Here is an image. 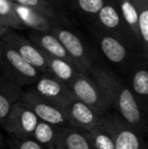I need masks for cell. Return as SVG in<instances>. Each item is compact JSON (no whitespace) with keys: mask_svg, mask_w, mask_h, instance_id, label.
Returning <instances> with one entry per match:
<instances>
[{"mask_svg":"<svg viewBox=\"0 0 148 149\" xmlns=\"http://www.w3.org/2000/svg\"><path fill=\"white\" fill-rule=\"evenodd\" d=\"M101 87L118 115L142 135L146 131V117L128 85L103 65L93 64L89 73Z\"/></svg>","mask_w":148,"mask_h":149,"instance_id":"6da1fadb","label":"cell"},{"mask_svg":"<svg viewBox=\"0 0 148 149\" xmlns=\"http://www.w3.org/2000/svg\"><path fill=\"white\" fill-rule=\"evenodd\" d=\"M0 70L18 86L35 83L42 74L24 60L11 46L0 39Z\"/></svg>","mask_w":148,"mask_h":149,"instance_id":"7a4b0ae2","label":"cell"},{"mask_svg":"<svg viewBox=\"0 0 148 149\" xmlns=\"http://www.w3.org/2000/svg\"><path fill=\"white\" fill-rule=\"evenodd\" d=\"M95 19L99 30L118 39L129 50H135L138 46L141 47L140 42L125 24L114 0H106L101 9L95 15Z\"/></svg>","mask_w":148,"mask_h":149,"instance_id":"3957f363","label":"cell"},{"mask_svg":"<svg viewBox=\"0 0 148 149\" xmlns=\"http://www.w3.org/2000/svg\"><path fill=\"white\" fill-rule=\"evenodd\" d=\"M68 86L77 100L87 104L99 116L101 117L111 108V104L101 87L86 73L79 71Z\"/></svg>","mask_w":148,"mask_h":149,"instance_id":"277c9868","label":"cell"},{"mask_svg":"<svg viewBox=\"0 0 148 149\" xmlns=\"http://www.w3.org/2000/svg\"><path fill=\"white\" fill-rule=\"evenodd\" d=\"M50 33L59 40L77 69L80 72L88 74L94 62L92 55L80 38L73 31L66 29V26L59 24L53 26Z\"/></svg>","mask_w":148,"mask_h":149,"instance_id":"5b68a950","label":"cell"},{"mask_svg":"<svg viewBox=\"0 0 148 149\" xmlns=\"http://www.w3.org/2000/svg\"><path fill=\"white\" fill-rule=\"evenodd\" d=\"M38 122L39 119L35 113L19 100L11 107L2 125L4 130L14 138L24 139L32 136Z\"/></svg>","mask_w":148,"mask_h":149,"instance_id":"8992f818","label":"cell"},{"mask_svg":"<svg viewBox=\"0 0 148 149\" xmlns=\"http://www.w3.org/2000/svg\"><path fill=\"white\" fill-rule=\"evenodd\" d=\"M101 122L111 132L115 149H145L142 135L119 115L101 116Z\"/></svg>","mask_w":148,"mask_h":149,"instance_id":"52a82bcc","label":"cell"},{"mask_svg":"<svg viewBox=\"0 0 148 149\" xmlns=\"http://www.w3.org/2000/svg\"><path fill=\"white\" fill-rule=\"evenodd\" d=\"M35 83L33 90L60 109L75 98L69 86L50 73H42Z\"/></svg>","mask_w":148,"mask_h":149,"instance_id":"ba28073f","label":"cell"},{"mask_svg":"<svg viewBox=\"0 0 148 149\" xmlns=\"http://www.w3.org/2000/svg\"><path fill=\"white\" fill-rule=\"evenodd\" d=\"M20 100L30 110H32L41 121H45L59 127L68 126L67 120L61 109L43 98L35 90L22 92Z\"/></svg>","mask_w":148,"mask_h":149,"instance_id":"9c48e42d","label":"cell"},{"mask_svg":"<svg viewBox=\"0 0 148 149\" xmlns=\"http://www.w3.org/2000/svg\"><path fill=\"white\" fill-rule=\"evenodd\" d=\"M0 39L11 46L24 60L28 61L41 73H48L45 53L30 39H26L24 36L18 35L11 30L8 31Z\"/></svg>","mask_w":148,"mask_h":149,"instance_id":"30bf717a","label":"cell"},{"mask_svg":"<svg viewBox=\"0 0 148 149\" xmlns=\"http://www.w3.org/2000/svg\"><path fill=\"white\" fill-rule=\"evenodd\" d=\"M67 120L68 126L75 127L82 131H89L97 125L101 116L91 108L76 97L61 109Z\"/></svg>","mask_w":148,"mask_h":149,"instance_id":"8fae6325","label":"cell"},{"mask_svg":"<svg viewBox=\"0 0 148 149\" xmlns=\"http://www.w3.org/2000/svg\"><path fill=\"white\" fill-rule=\"evenodd\" d=\"M94 37L97 38L101 51L110 62L121 66L128 64L130 50L122 42L99 29L94 31Z\"/></svg>","mask_w":148,"mask_h":149,"instance_id":"7c38bea8","label":"cell"},{"mask_svg":"<svg viewBox=\"0 0 148 149\" xmlns=\"http://www.w3.org/2000/svg\"><path fill=\"white\" fill-rule=\"evenodd\" d=\"M13 6L24 28H30L33 31H51L53 26H58L55 20L36 9L19 5L14 2Z\"/></svg>","mask_w":148,"mask_h":149,"instance_id":"4fadbf2b","label":"cell"},{"mask_svg":"<svg viewBox=\"0 0 148 149\" xmlns=\"http://www.w3.org/2000/svg\"><path fill=\"white\" fill-rule=\"evenodd\" d=\"M28 39L47 55L60 58L74 64L60 41L50 31H33L28 36Z\"/></svg>","mask_w":148,"mask_h":149,"instance_id":"5bb4252c","label":"cell"},{"mask_svg":"<svg viewBox=\"0 0 148 149\" xmlns=\"http://www.w3.org/2000/svg\"><path fill=\"white\" fill-rule=\"evenodd\" d=\"M20 86L12 82L4 75L0 76V124H3L11 107L22 95Z\"/></svg>","mask_w":148,"mask_h":149,"instance_id":"9a60e30c","label":"cell"},{"mask_svg":"<svg viewBox=\"0 0 148 149\" xmlns=\"http://www.w3.org/2000/svg\"><path fill=\"white\" fill-rule=\"evenodd\" d=\"M45 55L46 61H47L48 73H50L54 77L61 80L65 84L69 85L70 82L73 80L75 75L79 72L77 67L66 60L52 57V56L47 55V54H45Z\"/></svg>","mask_w":148,"mask_h":149,"instance_id":"2e32d148","label":"cell"},{"mask_svg":"<svg viewBox=\"0 0 148 149\" xmlns=\"http://www.w3.org/2000/svg\"><path fill=\"white\" fill-rule=\"evenodd\" d=\"M58 144L64 149H93L84 131L71 126L61 127Z\"/></svg>","mask_w":148,"mask_h":149,"instance_id":"e0dca14e","label":"cell"},{"mask_svg":"<svg viewBox=\"0 0 148 149\" xmlns=\"http://www.w3.org/2000/svg\"><path fill=\"white\" fill-rule=\"evenodd\" d=\"M130 89L132 90L141 109H142V106L146 107L148 96V71L145 65H137L134 68L132 75H131Z\"/></svg>","mask_w":148,"mask_h":149,"instance_id":"ac0fdd59","label":"cell"},{"mask_svg":"<svg viewBox=\"0 0 148 149\" xmlns=\"http://www.w3.org/2000/svg\"><path fill=\"white\" fill-rule=\"evenodd\" d=\"M11 1L16 4H19V5L36 9L38 11L46 14L60 26H67L70 24L68 17L62 12V10L55 7L46 0H11Z\"/></svg>","mask_w":148,"mask_h":149,"instance_id":"d6986e66","label":"cell"},{"mask_svg":"<svg viewBox=\"0 0 148 149\" xmlns=\"http://www.w3.org/2000/svg\"><path fill=\"white\" fill-rule=\"evenodd\" d=\"M61 127L56 125H52L45 121L39 120L34 132L31 137L34 138L36 141L44 145L46 148H49L58 144L60 136Z\"/></svg>","mask_w":148,"mask_h":149,"instance_id":"ffe728a7","label":"cell"},{"mask_svg":"<svg viewBox=\"0 0 148 149\" xmlns=\"http://www.w3.org/2000/svg\"><path fill=\"white\" fill-rule=\"evenodd\" d=\"M93 149H115L114 139L111 132L101 122V117L97 125L89 131H84Z\"/></svg>","mask_w":148,"mask_h":149,"instance_id":"44dd1931","label":"cell"},{"mask_svg":"<svg viewBox=\"0 0 148 149\" xmlns=\"http://www.w3.org/2000/svg\"><path fill=\"white\" fill-rule=\"evenodd\" d=\"M116 3L118 10L120 12L121 16L124 19L125 24H127L133 35L136 37V39L140 42V33L138 29V18H137V12L135 9V6L133 4L132 0H114Z\"/></svg>","mask_w":148,"mask_h":149,"instance_id":"7402d4cb","label":"cell"},{"mask_svg":"<svg viewBox=\"0 0 148 149\" xmlns=\"http://www.w3.org/2000/svg\"><path fill=\"white\" fill-rule=\"evenodd\" d=\"M137 12L141 47L145 55L148 50V0H132Z\"/></svg>","mask_w":148,"mask_h":149,"instance_id":"603a6c76","label":"cell"},{"mask_svg":"<svg viewBox=\"0 0 148 149\" xmlns=\"http://www.w3.org/2000/svg\"><path fill=\"white\" fill-rule=\"evenodd\" d=\"M0 19L10 29L24 30V26L15 12L11 0H0Z\"/></svg>","mask_w":148,"mask_h":149,"instance_id":"cb8c5ba5","label":"cell"},{"mask_svg":"<svg viewBox=\"0 0 148 149\" xmlns=\"http://www.w3.org/2000/svg\"><path fill=\"white\" fill-rule=\"evenodd\" d=\"M106 0H71L74 7L87 15H97L105 4Z\"/></svg>","mask_w":148,"mask_h":149,"instance_id":"d4e9b609","label":"cell"},{"mask_svg":"<svg viewBox=\"0 0 148 149\" xmlns=\"http://www.w3.org/2000/svg\"><path fill=\"white\" fill-rule=\"evenodd\" d=\"M9 149H48L32 137L18 139L14 138L9 143Z\"/></svg>","mask_w":148,"mask_h":149,"instance_id":"484cf974","label":"cell"},{"mask_svg":"<svg viewBox=\"0 0 148 149\" xmlns=\"http://www.w3.org/2000/svg\"><path fill=\"white\" fill-rule=\"evenodd\" d=\"M46 1H48L49 3H51L52 5H54L55 7L59 8L60 10H62L64 8V6L66 5L67 0H46Z\"/></svg>","mask_w":148,"mask_h":149,"instance_id":"4316f807","label":"cell"},{"mask_svg":"<svg viewBox=\"0 0 148 149\" xmlns=\"http://www.w3.org/2000/svg\"><path fill=\"white\" fill-rule=\"evenodd\" d=\"M10 30H11V29H10L9 26H6V24L0 19V38H1L3 35H5V33Z\"/></svg>","mask_w":148,"mask_h":149,"instance_id":"83f0119b","label":"cell"},{"mask_svg":"<svg viewBox=\"0 0 148 149\" xmlns=\"http://www.w3.org/2000/svg\"><path fill=\"white\" fill-rule=\"evenodd\" d=\"M48 149H64L63 147H62L61 145H59V144H56V145L54 146H51V147H49Z\"/></svg>","mask_w":148,"mask_h":149,"instance_id":"f1b7e54d","label":"cell"},{"mask_svg":"<svg viewBox=\"0 0 148 149\" xmlns=\"http://www.w3.org/2000/svg\"><path fill=\"white\" fill-rule=\"evenodd\" d=\"M1 145H2V135L0 133V149H1Z\"/></svg>","mask_w":148,"mask_h":149,"instance_id":"f546056e","label":"cell"}]
</instances>
